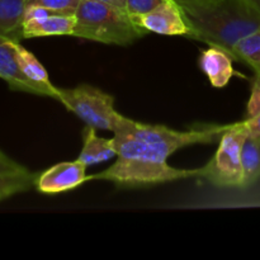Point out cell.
<instances>
[{"instance_id":"4fadbf2b","label":"cell","mask_w":260,"mask_h":260,"mask_svg":"<svg viewBox=\"0 0 260 260\" xmlns=\"http://www.w3.org/2000/svg\"><path fill=\"white\" fill-rule=\"evenodd\" d=\"M95 131L96 129L90 126H86L83 131V149L78 160L86 167L117 157V146L113 137H99Z\"/></svg>"},{"instance_id":"7c38bea8","label":"cell","mask_w":260,"mask_h":260,"mask_svg":"<svg viewBox=\"0 0 260 260\" xmlns=\"http://www.w3.org/2000/svg\"><path fill=\"white\" fill-rule=\"evenodd\" d=\"M15 55H17V60L22 73L30 83H33L40 89L42 96L56 99L57 86L51 83L50 75L46 71L45 66L38 61V58L30 51L23 47L20 42H15Z\"/></svg>"},{"instance_id":"6da1fadb","label":"cell","mask_w":260,"mask_h":260,"mask_svg":"<svg viewBox=\"0 0 260 260\" xmlns=\"http://www.w3.org/2000/svg\"><path fill=\"white\" fill-rule=\"evenodd\" d=\"M113 139L117 160L108 169L89 175L88 180H107L119 188H139L200 177V169L170 167L168 157L174 152L159 142L122 131L114 132Z\"/></svg>"},{"instance_id":"2e32d148","label":"cell","mask_w":260,"mask_h":260,"mask_svg":"<svg viewBox=\"0 0 260 260\" xmlns=\"http://www.w3.org/2000/svg\"><path fill=\"white\" fill-rule=\"evenodd\" d=\"M36 177L37 175L30 173L29 170L14 174L0 175V202L8 200L19 193L27 192L35 187Z\"/></svg>"},{"instance_id":"5bb4252c","label":"cell","mask_w":260,"mask_h":260,"mask_svg":"<svg viewBox=\"0 0 260 260\" xmlns=\"http://www.w3.org/2000/svg\"><path fill=\"white\" fill-rule=\"evenodd\" d=\"M25 0H0V35L13 41L23 40Z\"/></svg>"},{"instance_id":"3957f363","label":"cell","mask_w":260,"mask_h":260,"mask_svg":"<svg viewBox=\"0 0 260 260\" xmlns=\"http://www.w3.org/2000/svg\"><path fill=\"white\" fill-rule=\"evenodd\" d=\"M73 37L107 45L128 46L146 35L123 9L96 0H81Z\"/></svg>"},{"instance_id":"9c48e42d","label":"cell","mask_w":260,"mask_h":260,"mask_svg":"<svg viewBox=\"0 0 260 260\" xmlns=\"http://www.w3.org/2000/svg\"><path fill=\"white\" fill-rule=\"evenodd\" d=\"M15 42L19 41H13L0 35V79L7 81L12 90L42 95L40 89L30 83L20 70L15 55Z\"/></svg>"},{"instance_id":"ffe728a7","label":"cell","mask_w":260,"mask_h":260,"mask_svg":"<svg viewBox=\"0 0 260 260\" xmlns=\"http://www.w3.org/2000/svg\"><path fill=\"white\" fill-rule=\"evenodd\" d=\"M168 0H126V12L134 17H140L151 12Z\"/></svg>"},{"instance_id":"ac0fdd59","label":"cell","mask_w":260,"mask_h":260,"mask_svg":"<svg viewBox=\"0 0 260 260\" xmlns=\"http://www.w3.org/2000/svg\"><path fill=\"white\" fill-rule=\"evenodd\" d=\"M250 96L246 106V118L243 119L250 135L260 136V71H254Z\"/></svg>"},{"instance_id":"ba28073f","label":"cell","mask_w":260,"mask_h":260,"mask_svg":"<svg viewBox=\"0 0 260 260\" xmlns=\"http://www.w3.org/2000/svg\"><path fill=\"white\" fill-rule=\"evenodd\" d=\"M86 168L88 167L78 159L75 161L58 162L36 177V189L45 194H56L75 189L88 182Z\"/></svg>"},{"instance_id":"7402d4cb","label":"cell","mask_w":260,"mask_h":260,"mask_svg":"<svg viewBox=\"0 0 260 260\" xmlns=\"http://www.w3.org/2000/svg\"><path fill=\"white\" fill-rule=\"evenodd\" d=\"M96 2L106 3V4L112 5V7L119 8V9L126 10V0H96Z\"/></svg>"},{"instance_id":"7a4b0ae2","label":"cell","mask_w":260,"mask_h":260,"mask_svg":"<svg viewBox=\"0 0 260 260\" xmlns=\"http://www.w3.org/2000/svg\"><path fill=\"white\" fill-rule=\"evenodd\" d=\"M178 4L189 25V38L222 48L233 58L235 46L260 27V12L245 0Z\"/></svg>"},{"instance_id":"8992f818","label":"cell","mask_w":260,"mask_h":260,"mask_svg":"<svg viewBox=\"0 0 260 260\" xmlns=\"http://www.w3.org/2000/svg\"><path fill=\"white\" fill-rule=\"evenodd\" d=\"M228 127L229 124H223V126H210L206 128L190 129V131H177L162 124H149L134 121L122 114L113 134L118 131L127 132L141 139L159 142L175 152L190 145L218 142Z\"/></svg>"},{"instance_id":"cb8c5ba5","label":"cell","mask_w":260,"mask_h":260,"mask_svg":"<svg viewBox=\"0 0 260 260\" xmlns=\"http://www.w3.org/2000/svg\"><path fill=\"white\" fill-rule=\"evenodd\" d=\"M178 3H200V2H208V0H175Z\"/></svg>"},{"instance_id":"44dd1931","label":"cell","mask_w":260,"mask_h":260,"mask_svg":"<svg viewBox=\"0 0 260 260\" xmlns=\"http://www.w3.org/2000/svg\"><path fill=\"white\" fill-rule=\"evenodd\" d=\"M27 168L8 156L3 150H0V175L14 174V173L27 172Z\"/></svg>"},{"instance_id":"8fae6325","label":"cell","mask_w":260,"mask_h":260,"mask_svg":"<svg viewBox=\"0 0 260 260\" xmlns=\"http://www.w3.org/2000/svg\"><path fill=\"white\" fill-rule=\"evenodd\" d=\"M75 24V14L52 13L41 20L23 23V38L74 36Z\"/></svg>"},{"instance_id":"5b68a950","label":"cell","mask_w":260,"mask_h":260,"mask_svg":"<svg viewBox=\"0 0 260 260\" xmlns=\"http://www.w3.org/2000/svg\"><path fill=\"white\" fill-rule=\"evenodd\" d=\"M56 99L85 122L86 126L95 129L113 132L122 116L114 108V98L111 94L89 84L57 88Z\"/></svg>"},{"instance_id":"d6986e66","label":"cell","mask_w":260,"mask_h":260,"mask_svg":"<svg viewBox=\"0 0 260 260\" xmlns=\"http://www.w3.org/2000/svg\"><path fill=\"white\" fill-rule=\"evenodd\" d=\"M80 2L81 0H25V4L27 7L28 5H41L56 13L75 14Z\"/></svg>"},{"instance_id":"277c9868","label":"cell","mask_w":260,"mask_h":260,"mask_svg":"<svg viewBox=\"0 0 260 260\" xmlns=\"http://www.w3.org/2000/svg\"><path fill=\"white\" fill-rule=\"evenodd\" d=\"M245 122L229 124L218 141L212 159L200 168V177L221 188H243V162L241 151L248 136Z\"/></svg>"},{"instance_id":"e0dca14e","label":"cell","mask_w":260,"mask_h":260,"mask_svg":"<svg viewBox=\"0 0 260 260\" xmlns=\"http://www.w3.org/2000/svg\"><path fill=\"white\" fill-rule=\"evenodd\" d=\"M234 60L245 62L254 71H260V27L235 46Z\"/></svg>"},{"instance_id":"52a82bcc","label":"cell","mask_w":260,"mask_h":260,"mask_svg":"<svg viewBox=\"0 0 260 260\" xmlns=\"http://www.w3.org/2000/svg\"><path fill=\"white\" fill-rule=\"evenodd\" d=\"M132 19L146 33L189 37V25L175 0H168L151 12L140 17H134Z\"/></svg>"},{"instance_id":"603a6c76","label":"cell","mask_w":260,"mask_h":260,"mask_svg":"<svg viewBox=\"0 0 260 260\" xmlns=\"http://www.w3.org/2000/svg\"><path fill=\"white\" fill-rule=\"evenodd\" d=\"M245 2L249 3L251 7H254L258 12H260V0H245Z\"/></svg>"},{"instance_id":"30bf717a","label":"cell","mask_w":260,"mask_h":260,"mask_svg":"<svg viewBox=\"0 0 260 260\" xmlns=\"http://www.w3.org/2000/svg\"><path fill=\"white\" fill-rule=\"evenodd\" d=\"M233 56L220 47L210 46L202 51L200 56V68L210 80L211 85L216 89L225 88L234 78L239 75L233 66Z\"/></svg>"},{"instance_id":"9a60e30c","label":"cell","mask_w":260,"mask_h":260,"mask_svg":"<svg viewBox=\"0 0 260 260\" xmlns=\"http://www.w3.org/2000/svg\"><path fill=\"white\" fill-rule=\"evenodd\" d=\"M243 188L253 185L260 179V136L248 134L241 151Z\"/></svg>"}]
</instances>
